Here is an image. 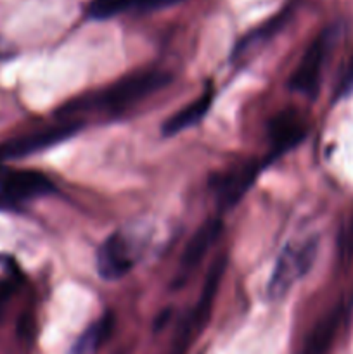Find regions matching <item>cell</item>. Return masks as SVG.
I'll return each instance as SVG.
<instances>
[{"label": "cell", "instance_id": "1", "mask_svg": "<svg viewBox=\"0 0 353 354\" xmlns=\"http://www.w3.org/2000/svg\"><path fill=\"white\" fill-rule=\"evenodd\" d=\"M172 76L161 71H141L128 78L120 80L118 83L104 90L96 99H82L78 102H71L64 107V113H78L87 111L89 107H104L106 111L125 109L128 106L147 99L149 95L156 93L166 86Z\"/></svg>", "mask_w": 353, "mask_h": 354}, {"label": "cell", "instance_id": "2", "mask_svg": "<svg viewBox=\"0 0 353 354\" xmlns=\"http://www.w3.org/2000/svg\"><path fill=\"white\" fill-rule=\"evenodd\" d=\"M317 256V241L307 239L300 242H289L277 258L272 277L266 286L270 301H280L289 294L294 283L303 279L311 268Z\"/></svg>", "mask_w": 353, "mask_h": 354}, {"label": "cell", "instance_id": "3", "mask_svg": "<svg viewBox=\"0 0 353 354\" xmlns=\"http://www.w3.org/2000/svg\"><path fill=\"white\" fill-rule=\"evenodd\" d=\"M334 33L332 30H325L320 37L311 41L310 47L301 57L300 64L293 71L289 78V88L293 92L301 93L305 97H315L320 86L322 73H324L325 59L331 50Z\"/></svg>", "mask_w": 353, "mask_h": 354}, {"label": "cell", "instance_id": "4", "mask_svg": "<svg viewBox=\"0 0 353 354\" xmlns=\"http://www.w3.org/2000/svg\"><path fill=\"white\" fill-rule=\"evenodd\" d=\"M54 192L47 175L33 169H7L0 173V206H16Z\"/></svg>", "mask_w": 353, "mask_h": 354}, {"label": "cell", "instance_id": "5", "mask_svg": "<svg viewBox=\"0 0 353 354\" xmlns=\"http://www.w3.org/2000/svg\"><path fill=\"white\" fill-rule=\"evenodd\" d=\"M80 130L78 123H62L33 133L9 138L0 144V159H19L51 149L71 138Z\"/></svg>", "mask_w": 353, "mask_h": 354}, {"label": "cell", "instance_id": "6", "mask_svg": "<svg viewBox=\"0 0 353 354\" xmlns=\"http://www.w3.org/2000/svg\"><path fill=\"white\" fill-rule=\"evenodd\" d=\"M135 256L130 244L121 234H113L97 251V272L104 280H120L134 268Z\"/></svg>", "mask_w": 353, "mask_h": 354}, {"label": "cell", "instance_id": "7", "mask_svg": "<svg viewBox=\"0 0 353 354\" xmlns=\"http://www.w3.org/2000/svg\"><path fill=\"white\" fill-rule=\"evenodd\" d=\"M221 232V221L218 218L213 220H208L206 223L201 225L196 230V234L192 235L189 242H187L185 249H183L182 256H180L179 270H176V280L182 282L185 280L190 273L196 272L197 266L203 263L204 256L208 254V251L211 249V245L215 244V241L218 239Z\"/></svg>", "mask_w": 353, "mask_h": 354}, {"label": "cell", "instance_id": "8", "mask_svg": "<svg viewBox=\"0 0 353 354\" xmlns=\"http://www.w3.org/2000/svg\"><path fill=\"white\" fill-rule=\"evenodd\" d=\"M258 162H244L239 168L228 169L227 173H224L220 176V180L217 182V187H215L218 203L224 207L234 206L244 196L249 185L255 182V176L258 173Z\"/></svg>", "mask_w": 353, "mask_h": 354}, {"label": "cell", "instance_id": "9", "mask_svg": "<svg viewBox=\"0 0 353 354\" xmlns=\"http://www.w3.org/2000/svg\"><path fill=\"white\" fill-rule=\"evenodd\" d=\"M305 133H307V124L303 116L291 109L277 114L269 128V138L275 152L289 151L298 142L303 140Z\"/></svg>", "mask_w": 353, "mask_h": 354}, {"label": "cell", "instance_id": "10", "mask_svg": "<svg viewBox=\"0 0 353 354\" xmlns=\"http://www.w3.org/2000/svg\"><path fill=\"white\" fill-rule=\"evenodd\" d=\"M211 102H213V90L208 88L196 100L187 104L179 113H175L172 118H168L165 121V124H163V135L172 137V135L180 133V131L187 130V128L196 127L206 116V113L211 107Z\"/></svg>", "mask_w": 353, "mask_h": 354}, {"label": "cell", "instance_id": "11", "mask_svg": "<svg viewBox=\"0 0 353 354\" xmlns=\"http://www.w3.org/2000/svg\"><path fill=\"white\" fill-rule=\"evenodd\" d=\"M341 317V310L336 308V310H332L324 320L318 322L301 354H327L332 341H334L336 332H338Z\"/></svg>", "mask_w": 353, "mask_h": 354}, {"label": "cell", "instance_id": "12", "mask_svg": "<svg viewBox=\"0 0 353 354\" xmlns=\"http://www.w3.org/2000/svg\"><path fill=\"white\" fill-rule=\"evenodd\" d=\"M111 317H104L100 320H97L96 324L90 325L85 332H83L82 337L76 341L75 348H73V353L75 354H92L97 351L100 344L104 342V339L109 335L111 332Z\"/></svg>", "mask_w": 353, "mask_h": 354}, {"label": "cell", "instance_id": "13", "mask_svg": "<svg viewBox=\"0 0 353 354\" xmlns=\"http://www.w3.org/2000/svg\"><path fill=\"white\" fill-rule=\"evenodd\" d=\"M289 16H291L289 10H287V9L282 10V12L277 14L275 17H272V19H270L269 23L263 24L262 28H258V30H256V31H253V33L249 35V37H246L244 40H242L241 44L237 45V48H235V50H234L235 57H239V55L246 54V52H248L251 47H255V45L262 44V41L269 40L270 37H273V35H275L277 31H279L280 28L284 26V23H286V21L289 19Z\"/></svg>", "mask_w": 353, "mask_h": 354}, {"label": "cell", "instance_id": "14", "mask_svg": "<svg viewBox=\"0 0 353 354\" xmlns=\"http://www.w3.org/2000/svg\"><path fill=\"white\" fill-rule=\"evenodd\" d=\"M130 9H134V0H92L89 3V16L93 19H111Z\"/></svg>", "mask_w": 353, "mask_h": 354}, {"label": "cell", "instance_id": "15", "mask_svg": "<svg viewBox=\"0 0 353 354\" xmlns=\"http://www.w3.org/2000/svg\"><path fill=\"white\" fill-rule=\"evenodd\" d=\"M353 92V57L352 61L348 62L346 66L345 75L341 76V82H339V88H338V95L339 97H346Z\"/></svg>", "mask_w": 353, "mask_h": 354}, {"label": "cell", "instance_id": "16", "mask_svg": "<svg viewBox=\"0 0 353 354\" xmlns=\"http://www.w3.org/2000/svg\"><path fill=\"white\" fill-rule=\"evenodd\" d=\"M9 297H10L9 287H3V289H0V317H2L3 310H6V304H7V301H9Z\"/></svg>", "mask_w": 353, "mask_h": 354}]
</instances>
